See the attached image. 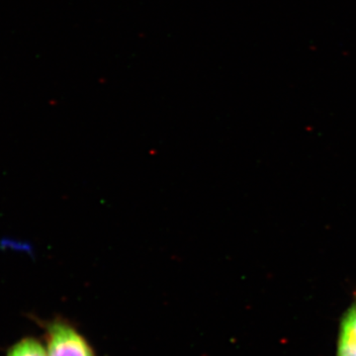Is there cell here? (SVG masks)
<instances>
[{"label":"cell","instance_id":"1","mask_svg":"<svg viewBox=\"0 0 356 356\" xmlns=\"http://www.w3.org/2000/svg\"><path fill=\"white\" fill-rule=\"evenodd\" d=\"M44 332L48 356H96L88 339L70 321L62 317L40 322Z\"/></svg>","mask_w":356,"mask_h":356},{"label":"cell","instance_id":"4","mask_svg":"<svg viewBox=\"0 0 356 356\" xmlns=\"http://www.w3.org/2000/svg\"><path fill=\"white\" fill-rule=\"evenodd\" d=\"M0 248L7 252H16V254H28L31 257L36 254L32 243L20 240V238H2L0 240Z\"/></svg>","mask_w":356,"mask_h":356},{"label":"cell","instance_id":"2","mask_svg":"<svg viewBox=\"0 0 356 356\" xmlns=\"http://www.w3.org/2000/svg\"><path fill=\"white\" fill-rule=\"evenodd\" d=\"M337 356H356V299L341 320Z\"/></svg>","mask_w":356,"mask_h":356},{"label":"cell","instance_id":"3","mask_svg":"<svg viewBox=\"0 0 356 356\" xmlns=\"http://www.w3.org/2000/svg\"><path fill=\"white\" fill-rule=\"evenodd\" d=\"M39 339L34 337H24L9 346L6 356H48L47 350Z\"/></svg>","mask_w":356,"mask_h":356}]
</instances>
